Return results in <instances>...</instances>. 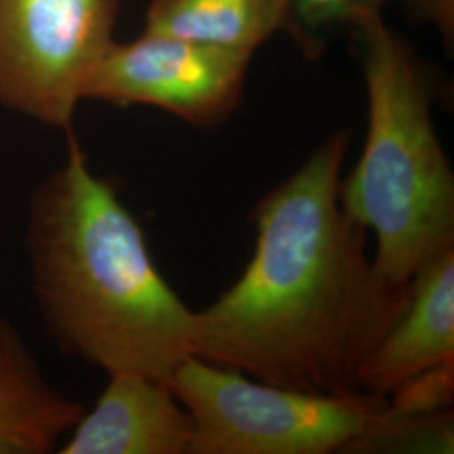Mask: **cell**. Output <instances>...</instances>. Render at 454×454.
I'll return each mask as SVG.
<instances>
[{
	"instance_id": "1",
	"label": "cell",
	"mask_w": 454,
	"mask_h": 454,
	"mask_svg": "<svg viewBox=\"0 0 454 454\" xmlns=\"http://www.w3.org/2000/svg\"><path fill=\"white\" fill-rule=\"evenodd\" d=\"M348 133L324 140L261 197L254 254L214 303L192 311L189 354L313 394L358 389V371L406 311L411 286L380 275L367 231L340 204Z\"/></svg>"
},
{
	"instance_id": "2",
	"label": "cell",
	"mask_w": 454,
	"mask_h": 454,
	"mask_svg": "<svg viewBox=\"0 0 454 454\" xmlns=\"http://www.w3.org/2000/svg\"><path fill=\"white\" fill-rule=\"evenodd\" d=\"M34 292L66 352L105 372L170 386L189 354L192 309L160 275L144 231L69 133L67 155L35 192L27 227Z\"/></svg>"
},
{
	"instance_id": "3",
	"label": "cell",
	"mask_w": 454,
	"mask_h": 454,
	"mask_svg": "<svg viewBox=\"0 0 454 454\" xmlns=\"http://www.w3.org/2000/svg\"><path fill=\"white\" fill-rule=\"evenodd\" d=\"M367 135L356 168L341 180L340 204L375 236L373 266L411 286L426 262L454 247V174L433 120L434 88L421 61L384 22L365 17Z\"/></svg>"
},
{
	"instance_id": "4",
	"label": "cell",
	"mask_w": 454,
	"mask_h": 454,
	"mask_svg": "<svg viewBox=\"0 0 454 454\" xmlns=\"http://www.w3.org/2000/svg\"><path fill=\"white\" fill-rule=\"evenodd\" d=\"M170 389L194 421L189 454L362 453L390 419L384 395L285 389L194 356Z\"/></svg>"
},
{
	"instance_id": "5",
	"label": "cell",
	"mask_w": 454,
	"mask_h": 454,
	"mask_svg": "<svg viewBox=\"0 0 454 454\" xmlns=\"http://www.w3.org/2000/svg\"><path fill=\"white\" fill-rule=\"evenodd\" d=\"M116 16L118 0H0V105L69 130Z\"/></svg>"
},
{
	"instance_id": "6",
	"label": "cell",
	"mask_w": 454,
	"mask_h": 454,
	"mask_svg": "<svg viewBox=\"0 0 454 454\" xmlns=\"http://www.w3.org/2000/svg\"><path fill=\"white\" fill-rule=\"evenodd\" d=\"M249 61L239 52L145 31L130 43H114L84 99L153 106L192 127H217L241 101Z\"/></svg>"
},
{
	"instance_id": "7",
	"label": "cell",
	"mask_w": 454,
	"mask_h": 454,
	"mask_svg": "<svg viewBox=\"0 0 454 454\" xmlns=\"http://www.w3.org/2000/svg\"><path fill=\"white\" fill-rule=\"evenodd\" d=\"M69 434L58 453L189 454L194 421L168 384L116 372Z\"/></svg>"
},
{
	"instance_id": "8",
	"label": "cell",
	"mask_w": 454,
	"mask_h": 454,
	"mask_svg": "<svg viewBox=\"0 0 454 454\" xmlns=\"http://www.w3.org/2000/svg\"><path fill=\"white\" fill-rule=\"evenodd\" d=\"M448 362H454V247L414 275L406 311L364 360L358 389L387 397Z\"/></svg>"
},
{
	"instance_id": "9",
	"label": "cell",
	"mask_w": 454,
	"mask_h": 454,
	"mask_svg": "<svg viewBox=\"0 0 454 454\" xmlns=\"http://www.w3.org/2000/svg\"><path fill=\"white\" fill-rule=\"evenodd\" d=\"M86 407L54 389L16 328L0 320V454H46Z\"/></svg>"
},
{
	"instance_id": "10",
	"label": "cell",
	"mask_w": 454,
	"mask_h": 454,
	"mask_svg": "<svg viewBox=\"0 0 454 454\" xmlns=\"http://www.w3.org/2000/svg\"><path fill=\"white\" fill-rule=\"evenodd\" d=\"M288 24L285 0H152L145 31L253 58Z\"/></svg>"
},
{
	"instance_id": "11",
	"label": "cell",
	"mask_w": 454,
	"mask_h": 454,
	"mask_svg": "<svg viewBox=\"0 0 454 454\" xmlns=\"http://www.w3.org/2000/svg\"><path fill=\"white\" fill-rule=\"evenodd\" d=\"M392 0H285L288 9V33L305 49L317 52L315 33L335 26L357 27L365 17L382 14Z\"/></svg>"
},
{
	"instance_id": "12",
	"label": "cell",
	"mask_w": 454,
	"mask_h": 454,
	"mask_svg": "<svg viewBox=\"0 0 454 454\" xmlns=\"http://www.w3.org/2000/svg\"><path fill=\"white\" fill-rule=\"evenodd\" d=\"M454 362L416 375L392 392L390 412L395 416H416L446 411L453 404Z\"/></svg>"
},
{
	"instance_id": "13",
	"label": "cell",
	"mask_w": 454,
	"mask_h": 454,
	"mask_svg": "<svg viewBox=\"0 0 454 454\" xmlns=\"http://www.w3.org/2000/svg\"><path fill=\"white\" fill-rule=\"evenodd\" d=\"M407 9L422 20L433 22L446 39H453V0H403Z\"/></svg>"
}]
</instances>
